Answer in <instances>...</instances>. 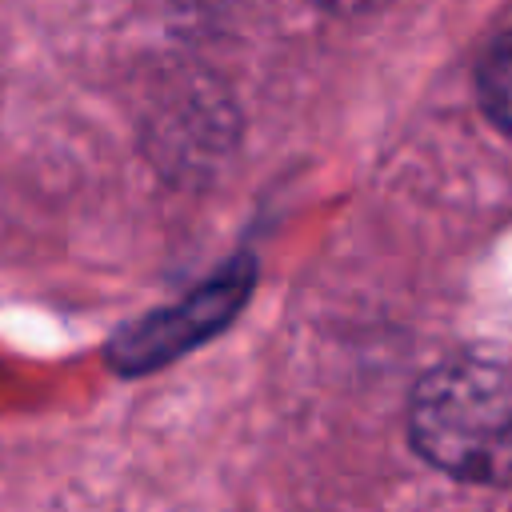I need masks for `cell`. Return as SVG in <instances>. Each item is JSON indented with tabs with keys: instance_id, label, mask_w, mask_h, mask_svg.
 <instances>
[{
	"instance_id": "7a4b0ae2",
	"label": "cell",
	"mask_w": 512,
	"mask_h": 512,
	"mask_svg": "<svg viewBox=\"0 0 512 512\" xmlns=\"http://www.w3.org/2000/svg\"><path fill=\"white\" fill-rule=\"evenodd\" d=\"M248 288H252V264L236 260L232 268H224L212 284H204L188 300H180L164 312H152L140 324L124 328L112 340L108 360L120 372H148V368L188 352L192 344L216 336L240 312V304L248 300Z\"/></svg>"
},
{
	"instance_id": "6da1fadb",
	"label": "cell",
	"mask_w": 512,
	"mask_h": 512,
	"mask_svg": "<svg viewBox=\"0 0 512 512\" xmlns=\"http://www.w3.org/2000/svg\"><path fill=\"white\" fill-rule=\"evenodd\" d=\"M408 440L440 472L468 484L512 480V368L488 356H448L408 400Z\"/></svg>"
},
{
	"instance_id": "277c9868",
	"label": "cell",
	"mask_w": 512,
	"mask_h": 512,
	"mask_svg": "<svg viewBox=\"0 0 512 512\" xmlns=\"http://www.w3.org/2000/svg\"><path fill=\"white\" fill-rule=\"evenodd\" d=\"M320 4H328V8H364L372 0H320Z\"/></svg>"
},
{
	"instance_id": "3957f363",
	"label": "cell",
	"mask_w": 512,
	"mask_h": 512,
	"mask_svg": "<svg viewBox=\"0 0 512 512\" xmlns=\"http://www.w3.org/2000/svg\"><path fill=\"white\" fill-rule=\"evenodd\" d=\"M476 96H480L484 116L504 136H512V32L500 36L484 52V60L476 68Z\"/></svg>"
}]
</instances>
